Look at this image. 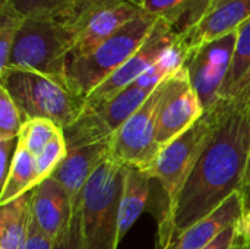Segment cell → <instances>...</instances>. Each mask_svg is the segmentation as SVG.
<instances>
[{
	"label": "cell",
	"mask_w": 250,
	"mask_h": 249,
	"mask_svg": "<svg viewBox=\"0 0 250 249\" xmlns=\"http://www.w3.org/2000/svg\"><path fill=\"white\" fill-rule=\"evenodd\" d=\"M246 195V201L249 203L250 200V153H249V163H248V170H246V176H245V182H243V189H242Z\"/></svg>",
	"instance_id": "cell-33"
},
{
	"label": "cell",
	"mask_w": 250,
	"mask_h": 249,
	"mask_svg": "<svg viewBox=\"0 0 250 249\" xmlns=\"http://www.w3.org/2000/svg\"><path fill=\"white\" fill-rule=\"evenodd\" d=\"M145 13L164 19L179 32L202 18L211 0H132Z\"/></svg>",
	"instance_id": "cell-17"
},
{
	"label": "cell",
	"mask_w": 250,
	"mask_h": 249,
	"mask_svg": "<svg viewBox=\"0 0 250 249\" xmlns=\"http://www.w3.org/2000/svg\"><path fill=\"white\" fill-rule=\"evenodd\" d=\"M31 192L1 205L0 208V249H25L29 229Z\"/></svg>",
	"instance_id": "cell-18"
},
{
	"label": "cell",
	"mask_w": 250,
	"mask_h": 249,
	"mask_svg": "<svg viewBox=\"0 0 250 249\" xmlns=\"http://www.w3.org/2000/svg\"><path fill=\"white\" fill-rule=\"evenodd\" d=\"M152 94L151 90L142 88L136 84H130L125 90H122L117 95L110 98L108 101L89 109L97 113L101 122L114 134Z\"/></svg>",
	"instance_id": "cell-19"
},
{
	"label": "cell",
	"mask_w": 250,
	"mask_h": 249,
	"mask_svg": "<svg viewBox=\"0 0 250 249\" xmlns=\"http://www.w3.org/2000/svg\"><path fill=\"white\" fill-rule=\"evenodd\" d=\"M54 239L47 236L35 223L32 216L29 214V229H28V239L25 249H53Z\"/></svg>",
	"instance_id": "cell-28"
},
{
	"label": "cell",
	"mask_w": 250,
	"mask_h": 249,
	"mask_svg": "<svg viewBox=\"0 0 250 249\" xmlns=\"http://www.w3.org/2000/svg\"><path fill=\"white\" fill-rule=\"evenodd\" d=\"M151 179L148 170L126 166L123 191L120 198V219H119V235L120 241L130 230L135 222L141 217L148 205Z\"/></svg>",
	"instance_id": "cell-16"
},
{
	"label": "cell",
	"mask_w": 250,
	"mask_h": 249,
	"mask_svg": "<svg viewBox=\"0 0 250 249\" xmlns=\"http://www.w3.org/2000/svg\"><path fill=\"white\" fill-rule=\"evenodd\" d=\"M126 166L111 156L92 173L81 198L85 249H117L119 219Z\"/></svg>",
	"instance_id": "cell-4"
},
{
	"label": "cell",
	"mask_w": 250,
	"mask_h": 249,
	"mask_svg": "<svg viewBox=\"0 0 250 249\" xmlns=\"http://www.w3.org/2000/svg\"><path fill=\"white\" fill-rule=\"evenodd\" d=\"M237 41V31L205 43L186 54L185 68L204 109L220 101V91L227 78Z\"/></svg>",
	"instance_id": "cell-10"
},
{
	"label": "cell",
	"mask_w": 250,
	"mask_h": 249,
	"mask_svg": "<svg viewBox=\"0 0 250 249\" xmlns=\"http://www.w3.org/2000/svg\"><path fill=\"white\" fill-rule=\"evenodd\" d=\"M233 101L245 103V104H248L250 107V73L248 75V78L245 79V82H243V85H242V88H240L237 97H236Z\"/></svg>",
	"instance_id": "cell-31"
},
{
	"label": "cell",
	"mask_w": 250,
	"mask_h": 249,
	"mask_svg": "<svg viewBox=\"0 0 250 249\" xmlns=\"http://www.w3.org/2000/svg\"><path fill=\"white\" fill-rule=\"evenodd\" d=\"M59 131L62 129L48 119H29L23 122L18 141L35 157Z\"/></svg>",
	"instance_id": "cell-24"
},
{
	"label": "cell",
	"mask_w": 250,
	"mask_h": 249,
	"mask_svg": "<svg viewBox=\"0 0 250 249\" xmlns=\"http://www.w3.org/2000/svg\"><path fill=\"white\" fill-rule=\"evenodd\" d=\"M240 226H242V236H243L245 242L250 247V205L248 207V210L240 222Z\"/></svg>",
	"instance_id": "cell-32"
},
{
	"label": "cell",
	"mask_w": 250,
	"mask_h": 249,
	"mask_svg": "<svg viewBox=\"0 0 250 249\" xmlns=\"http://www.w3.org/2000/svg\"><path fill=\"white\" fill-rule=\"evenodd\" d=\"M67 156V145L63 135V131H59L51 141L34 157L35 164V173H37V182L38 185L51 178L53 173L57 170V167L62 164V161Z\"/></svg>",
	"instance_id": "cell-23"
},
{
	"label": "cell",
	"mask_w": 250,
	"mask_h": 249,
	"mask_svg": "<svg viewBox=\"0 0 250 249\" xmlns=\"http://www.w3.org/2000/svg\"><path fill=\"white\" fill-rule=\"evenodd\" d=\"M16 147H18V139L0 141V185H3L7 179Z\"/></svg>",
	"instance_id": "cell-30"
},
{
	"label": "cell",
	"mask_w": 250,
	"mask_h": 249,
	"mask_svg": "<svg viewBox=\"0 0 250 249\" xmlns=\"http://www.w3.org/2000/svg\"><path fill=\"white\" fill-rule=\"evenodd\" d=\"M204 113L201 98L183 66L164 82L157 116V144L166 147L195 125Z\"/></svg>",
	"instance_id": "cell-9"
},
{
	"label": "cell",
	"mask_w": 250,
	"mask_h": 249,
	"mask_svg": "<svg viewBox=\"0 0 250 249\" xmlns=\"http://www.w3.org/2000/svg\"><path fill=\"white\" fill-rule=\"evenodd\" d=\"M179 37L180 32L173 25L164 19H157L151 34L136 53L86 97V107L94 109L133 84L179 41Z\"/></svg>",
	"instance_id": "cell-8"
},
{
	"label": "cell",
	"mask_w": 250,
	"mask_h": 249,
	"mask_svg": "<svg viewBox=\"0 0 250 249\" xmlns=\"http://www.w3.org/2000/svg\"><path fill=\"white\" fill-rule=\"evenodd\" d=\"M164 82L166 79L113 135L111 157L123 166L149 170L161 151L157 144V116Z\"/></svg>",
	"instance_id": "cell-7"
},
{
	"label": "cell",
	"mask_w": 250,
	"mask_h": 249,
	"mask_svg": "<svg viewBox=\"0 0 250 249\" xmlns=\"http://www.w3.org/2000/svg\"><path fill=\"white\" fill-rule=\"evenodd\" d=\"M223 1H224V0H211V1H209V9H208V10H211L212 7L218 6V4H220V3H223Z\"/></svg>",
	"instance_id": "cell-34"
},
{
	"label": "cell",
	"mask_w": 250,
	"mask_h": 249,
	"mask_svg": "<svg viewBox=\"0 0 250 249\" xmlns=\"http://www.w3.org/2000/svg\"><path fill=\"white\" fill-rule=\"evenodd\" d=\"M223 109L224 100H220L207 109L195 125L161 148L155 161L149 167V175L161 183L167 195V208L163 219L173 211L188 176L209 145L218 128Z\"/></svg>",
	"instance_id": "cell-6"
},
{
	"label": "cell",
	"mask_w": 250,
	"mask_h": 249,
	"mask_svg": "<svg viewBox=\"0 0 250 249\" xmlns=\"http://www.w3.org/2000/svg\"><path fill=\"white\" fill-rule=\"evenodd\" d=\"M142 13L145 12L132 0H94L85 26L70 51L69 60L91 53Z\"/></svg>",
	"instance_id": "cell-11"
},
{
	"label": "cell",
	"mask_w": 250,
	"mask_h": 249,
	"mask_svg": "<svg viewBox=\"0 0 250 249\" xmlns=\"http://www.w3.org/2000/svg\"><path fill=\"white\" fill-rule=\"evenodd\" d=\"M7 1L25 18H51L62 15L73 0H0Z\"/></svg>",
	"instance_id": "cell-26"
},
{
	"label": "cell",
	"mask_w": 250,
	"mask_h": 249,
	"mask_svg": "<svg viewBox=\"0 0 250 249\" xmlns=\"http://www.w3.org/2000/svg\"><path fill=\"white\" fill-rule=\"evenodd\" d=\"M250 19V0H224L180 32L183 50L190 51L205 43L236 32Z\"/></svg>",
	"instance_id": "cell-12"
},
{
	"label": "cell",
	"mask_w": 250,
	"mask_h": 249,
	"mask_svg": "<svg viewBox=\"0 0 250 249\" xmlns=\"http://www.w3.org/2000/svg\"><path fill=\"white\" fill-rule=\"evenodd\" d=\"M29 208L37 226L53 239L67 227L75 211L67 191L54 178L42 181L31 192Z\"/></svg>",
	"instance_id": "cell-14"
},
{
	"label": "cell",
	"mask_w": 250,
	"mask_h": 249,
	"mask_svg": "<svg viewBox=\"0 0 250 249\" xmlns=\"http://www.w3.org/2000/svg\"><path fill=\"white\" fill-rule=\"evenodd\" d=\"M240 236H242V226H240V223H237V225L226 229L223 233H220L204 249H234Z\"/></svg>",
	"instance_id": "cell-29"
},
{
	"label": "cell",
	"mask_w": 250,
	"mask_h": 249,
	"mask_svg": "<svg viewBox=\"0 0 250 249\" xmlns=\"http://www.w3.org/2000/svg\"><path fill=\"white\" fill-rule=\"evenodd\" d=\"M155 22V16L142 13L91 53L69 60L66 72L69 88L86 98L136 53L151 34Z\"/></svg>",
	"instance_id": "cell-5"
},
{
	"label": "cell",
	"mask_w": 250,
	"mask_h": 249,
	"mask_svg": "<svg viewBox=\"0 0 250 249\" xmlns=\"http://www.w3.org/2000/svg\"><path fill=\"white\" fill-rule=\"evenodd\" d=\"M250 73V19L243 22L237 29V41L231 65L227 73V78L220 91V100L233 101L245 79Z\"/></svg>",
	"instance_id": "cell-21"
},
{
	"label": "cell",
	"mask_w": 250,
	"mask_h": 249,
	"mask_svg": "<svg viewBox=\"0 0 250 249\" xmlns=\"http://www.w3.org/2000/svg\"><path fill=\"white\" fill-rule=\"evenodd\" d=\"M79 34V25L66 13L26 18L15 40L9 68L38 72L67 85L69 56Z\"/></svg>",
	"instance_id": "cell-2"
},
{
	"label": "cell",
	"mask_w": 250,
	"mask_h": 249,
	"mask_svg": "<svg viewBox=\"0 0 250 249\" xmlns=\"http://www.w3.org/2000/svg\"><path fill=\"white\" fill-rule=\"evenodd\" d=\"M53 249H85L81 223V203L75 208L72 220L67 225V227L54 239Z\"/></svg>",
	"instance_id": "cell-27"
},
{
	"label": "cell",
	"mask_w": 250,
	"mask_h": 249,
	"mask_svg": "<svg viewBox=\"0 0 250 249\" xmlns=\"http://www.w3.org/2000/svg\"><path fill=\"white\" fill-rule=\"evenodd\" d=\"M38 186L34 156L18 141V147L15 151V157L7 175L6 182L1 185L0 194V205L9 204L29 192H32Z\"/></svg>",
	"instance_id": "cell-20"
},
{
	"label": "cell",
	"mask_w": 250,
	"mask_h": 249,
	"mask_svg": "<svg viewBox=\"0 0 250 249\" xmlns=\"http://www.w3.org/2000/svg\"><path fill=\"white\" fill-rule=\"evenodd\" d=\"M23 120L9 92L0 85V141L18 139Z\"/></svg>",
	"instance_id": "cell-25"
},
{
	"label": "cell",
	"mask_w": 250,
	"mask_h": 249,
	"mask_svg": "<svg viewBox=\"0 0 250 249\" xmlns=\"http://www.w3.org/2000/svg\"><path fill=\"white\" fill-rule=\"evenodd\" d=\"M250 153V107L226 101L218 128L160 225V249L243 189Z\"/></svg>",
	"instance_id": "cell-1"
},
{
	"label": "cell",
	"mask_w": 250,
	"mask_h": 249,
	"mask_svg": "<svg viewBox=\"0 0 250 249\" xmlns=\"http://www.w3.org/2000/svg\"><path fill=\"white\" fill-rule=\"evenodd\" d=\"M0 85L15 101L23 122L37 117L48 119L63 131L72 126L86 109L85 97L38 72L7 68L0 73Z\"/></svg>",
	"instance_id": "cell-3"
},
{
	"label": "cell",
	"mask_w": 250,
	"mask_h": 249,
	"mask_svg": "<svg viewBox=\"0 0 250 249\" xmlns=\"http://www.w3.org/2000/svg\"><path fill=\"white\" fill-rule=\"evenodd\" d=\"M246 210V195L243 191H237L221 207L182 232L164 249H204L226 229L240 223Z\"/></svg>",
	"instance_id": "cell-15"
},
{
	"label": "cell",
	"mask_w": 250,
	"mask_h": 249,
	"mask_svg": "<svg viewBox=\"0 0 250 249\" xmlns=\"http://www.w3.org/2000/svg\"><path fill=\"white\" fill-rule=\"evenodd\" d=\"M111 139L69 150L66 158L53 173L51 178L59 181L67 191L73 208L79 205L92 173L111 156Z\"/></svg>",
	"instance_id": "cell-13"
},
{
	"label": "cell",
	"mask_w": 250,
	"mask_h": 249,
	"mask_svg": "<svg viewBox=\"0 0 250 249\" xmlns=\"http://www.w3.org/2000/svg\"><path fill=\"white\" fill-rule=\"evenodd\" d=\"M25 19L10 3L0 1V73L9 68L12 48Z\"/></svg>",
	"instance_id": "cell-22"
}]
</instances>
